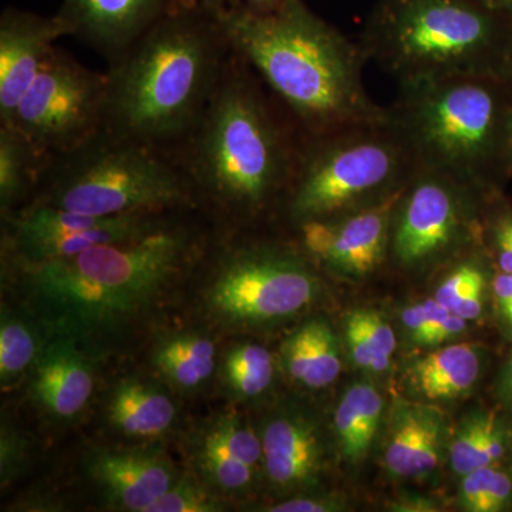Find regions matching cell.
I'll use <instances>...</instances> for the list:
<instances>
[{"mask_svg": "<svg viewBox=\"0 0 512 512\" xmlns=\"http://www.w3.org/2000/svg\"><path fill=\"white\" fill-rule=\"evenodd\" d=\"M181 212L146 234L80 254L36 264L13 261L52 338L97 352L154 308L207 249L205 232Z\"/></svg>", "mask_w": 512, "mask_h": 512, "instance_id": "obj_1", "label": "cell"}, {"mask_svg": "<svg viewBox=\"0 0 512 512\" xmlns=\"http://www.w3.org/2000/svg\"><path fill=\"white\" fill-rule=\"evenodd\" d=\"M306 133L239 53L183 143L173 153L195 207L251 221L279 210Z\"/></svg>", "mask_w": 512, "mask_h": 512, "instance_id": "obj_2", "label": "cell"}, {"mask_svg": "<svg viewBox=\"0 0 512 512\" xmlns=\"http://www.w3.org/2000/svg\"><path fill=\"white\" fill-rule=\"evenodd\" d=\"M232 52L217 13L198 0H173L109 64L103 128L173 157L217 89Z\"/></svg>", "mask_w": 512, "mask_h": 512, "instance_id": "obj_3", "label": "cell"}, {"mask_svg": "<svg viewBox=\"0 0 512 512\" xmlns=\"http://www.w3.org/2000/svg\"><path fill=\"white\" fill-rule=\"evenodd\" d=\"M217 16L235 52L251 64L308 136L389 114L367 92V60L359 42L319 18L303 0H286L266 13L231 6Z\"/></svg>", "mask_w": 512, "mask_h": 512, "instance_id": "obj_4", "label": "cell"}, {"mask_svg": "<svg viewBox=\"0 0 512 512\" xmlns=\"http://www.w3.org/2000/svg\"><path fill=\"white\" fill-rule=\"evenodd\" d=\"M390 117L420 168L494 191L512 170V92L503 77L458 76L397 84Z\"/></svg>", "mask_w": 512, "mask_h": 512, "instance_id": "obj_5", "label": "cell"}, {"mask_svg": "<svg viewBox=\"0 0 512 512\" xmlns=\"http://www.w3.org/2000/svg\"><path fill=\"white\" fill-rule=\"evenodd\" d=\"M360 47L397 84L458 76L507 80L512 22L480 0H379Z\"/></svg>", "mask_w": 512, "mask_h": 512, "instance_id": "obj_6", "label": "cell"}, {"mask_svg": "<svg viewBox=\"0 0 512 512\" xmlns=\"http://www.w3.org/2000/svg\"><path fill=\"white\" fill-rule=\"evenodd\" d=\"M419 163L390 114L308 136L281 207L291 227L382 204L406 187Z\"/></svg>", "mask_w": 512, "mask_h": 512, "instance_id": "obj_7", "label": "cell"}, {"mask_svg": "<svg viewBox=\"0 0 512 512\" xmlns=\"http://www.w3.org/2000/svg\"><path fill=\"white\" fill-rule=\"evenodd\" d=\"M32 202L96 217L197 208L190 183L170 154L106 128L50 157Z\"/></svg>", "mask_w": 512, "mask_h": 512, "instance_id": "obj_8", "label": "cell"}, {"mask_svg": "<svg viewBox=\"0 0 512 512\" xmlns=\"http://www.w3.org/2000/svg\"><path fill=\"white\" fill-rule=\"evenodd\" d=\"M217 251L208 311L222 325L256 328L293 318L319 296L313 259L298 244L228 239Z\"/></svg>", "mask_w": 512, "mask_h": 512, "instance_id": "obj_9", "label": "cell"}, {"mask_svg": "<svg viewBox=\"0 0 512 512\" xmlns=\"http://www.w3.org/2000/svg\"><path fill=\"white\" fill-rule=\"evenodd\" d=\"M483 191L419 168L397 197L390 224L389 259L404 271H423L478 244Z\"/></svg>", "mask_w": 512, "mask_h": 512, "instance_id": "obj_10", "label": "cell"}, {"mask_svg": "<svg viewBox=\"0 0 512 512\" xmlns=\"http://www.w3.org/2000/svg\"><path fill=\"white\" fill-rule=\"evenodd\" d=\"M106 106V72L83 66L56 46L20 100L9 126L19 130L43 156L55 157L99 133Z\"/></svg>", "mask_w": 512, "mask_h": 512, "instance_id": "obj_11", "label": "cell"}, {"mask_svg": "<svg viewBox=\"0 0 512 512\" xmlns=\"http://www.w3.org/2000/svg\"><path fill=\"white\" fill-rule=\"evenodd\" d=\"M181 211L96 217L30 202L6 215V247L12 261L36 264L80 254L97 245L138 237L160 227Z\"/></svg>", "mask_w": 512, "mask_h": 512, "instance_id": "obj_12", "label": "cell"}, {"mask_svg": "<svg viewBox=\"0 0 512 512\" xmlns=\"http://www.w3.org/2000/svg\"><path fill=\"white\" fill-rule=\"evenodd\" d=\"M399 194L365 210L295 227L299 247L333 274L352 279L375 274L389 261L390 224Z\"/></svg>", "mask_w": 512, "mask_h": 512, "instance_id": "obj_13", "label": "cell"}, {"mask_svg": "<svg viewBox=\"0 0 512 512\" xmlns=\"http://www.w3.org/2000/svg\"><path fill=\"white\" fill-rule=\"evenodd\" d=\"M69 36L59 16L6 8L0 16V126L12 123L20 100L56 47Z\"/></svg>", "mask_w": 512, "mask_h": 512, "instance_id": "obj_14", "label": "cell"}, {"mask_svg": "<svg viewBox=\"0 0 512 512\" xmlns=\"http://www.w3.org/2000/svg\"><path fill=\"white\" fill-rule=\"evenodd\" d=\"M173 0H62L56 15L69 36L92 47L107 63L119 59Z\"/></svg>", "mask_w": 512, "mask_h": 512, "instance_id": "obj_15", "label": "cell"}, {"mask_svg": "<svg viewBox=\"0 0 512 512\" xmlns=\"http://www.w3.org/2000/svg\"><path fill=\"white\" fill-rule=\"evenodd\" d=\"M87 471L107 503L133 512H147L180 478L156 448L96 451L87 461Z\"/></svg>", "mask_w": 512, "mask_h": 512, "instance_id": "obj_16", "label": "cell"}, {"mask_svg": "<svg viewBox=\"0 0 512 512\" xmlns=\"http://www.w3.org/2000/svg\"><path fill=\"white\" fill-rule=\"evenodd\" d=\"M262 453L269 483L285 493L309 491L325 470V443L318 424L301 412H281L262 427Z\"/></svg>", "mask_w": 512, "mask_h": 512, "instance_id": "obj_17", "label": "cell"}, {"mask_svg": "<svg viewBox=\"0 0 512 512\" xmlns=\"http://www.w3.org/2000/svg\"><path fill=\"white\" fill-rule=\"evenodd\" d=\"M33 370V396L57 419H73L89 403L94 386L92 366L73 340L52 338Z\"/></svg>", "mask_w": 512, "mask_h": 512, "instance_id": "obj_18", "label": "cell"}, {"mask_svg": "<svg viewBox=\"0 0 512 512\" xmlns=\"http://www.w3.org/2000/svg\"><path fill=\"white\" fill-rule=\"evenodd\" d=\"M446 426L437 410L404 404L394 414L384 448V466L394 478L429 477L443 456Z\"/></svg>", "mask_w": 512, "mask_h": 512, "instance_id": "obj_19", "label": "cell"}, {"mask_svg": "<svg viewBox=\"0 0 512 512\" xmlns=\"http://www.w3.org/2000/svg\"><path fill=\"white\" fill-rule=\"evenodd\" d=\"M483 369V353L474 343H453L419 357L407 369V382L421 399L431 402L466 396Z\"/></svg>", "mask_w": 512, "mask_h": 512, "instance_id": "obj_20", "label": "cell"}, {"mask_svg": "<svg viewBox=\"0 0 512 512\" xmlns=\"http://www.w3.org/2000/svg\"><path fill=\"white\" fill-rule=\"evenodd\" d=\"M281 360L286 375L306 389H325L342 372L338 338L322 318L308 320L285 340Z\"/></svg>", "mask_w": 512, "mask_h": 512, "instance_id": "obj_21", "label": "cell"}, {"mask_svg": "<svg viewBox=\"0 0 512 512\" xmlns=\"http://www.w3.org/2000/svg\"><path fill=\"white\" fill-rule=\"evenodd\" d=\"M107 416L128 437L156 439L171 429L177 410L161 387L130 377L120 380L111 392Z\"/></svg>", "mask_w": 512, "mask_h": 512, "instance_id": "obj_22", "label": "cell"}, {"mask_svg": "<svg viewBox=\"0 0 512 512\" xmlns=\"http://www.w3.org/2000/svg\"><path fill=\"white\" fill-rule=\"evenodd\" d=\"M382 394L369 383H356L343 394L333 427L346 463L359 464L369 454L382 423Z\"/></svg>", "mask_w": 512, "mask_h": 512, "instance_id": "obj_23", "label": "cell"}, {"mask_svg": "<svg viewBox=\"0 0 512 512\" xmlns=\"http://www.w3.org/2000/svg\"><path fill=\"white\" fill-rule=\"evenodd\" d=\"M49 158L15 127H0V207L5 215L30 204Z\"/></svg>", "mask_w": 512, "mask_h": 512, "instance_id": "obj_24", "label": "cell"}, {"mask_svg": "<svg viewBox=\"0 0 512 512\" xmlns=\"http://www.w3.org/2000/svg\"><path fill=\"white\" fill-rule=\"evenodd\" d=\"M215 345L200 333L165 336L154 350L158 372L175 386L194 390L210 379L215 370Z\"/></svg>", "mask_w": 512, "mask_h": 512, "instance_id": "obj_25", "label": "cell"}, {"mask_svg": "<svg viewBox=\"0 0 512 512\" xmlns=\"http://www.w3.org/2000/svg\"><path fill=\"white\" fill-rule=\"evenodd\" d=\"M507 450L503 424L497 414L478 413L458 429L450 447L454 473L464 477L477 468L497 466Z\"/></svg>", "mask_w": 512, "mask_h": 512, "instance_id": "obj_26", "label": "cell"}, {"mask_svg": "<svg viewBox=\"0 0 512 512\" xmlns=\"http://www.w3.org/2000/svg\"><path fill=\"white\" fill-rule=\"evenodd\" d=\"M485 286L487 276L474 247L458 256L456 266L441 282L434 298L454 315L473 322L483 313Z\"/></svg>", "mask_w": 512, "mask_h": 512, "instance_id": "obj_27", "label": "cell"}, {"mask_svg": "<svg viewBox=\"0 0 512 512\" xmlns=\"http://www.w3.org/2000/svg\"><path fill=\"white\" fill-rule=\"evenodd\" d=\"M274 373V357L258 343H242L225 357V380L232 392L244 399L264 394L274 382Z\"/></svg>", "mask_w": 512, "mask_h": 512, "instance_id": "obj_28", "label": "cell"}, {"mask_svg": "<svg viewBox=\"0 0 512 512\" xmlns=\"http://www.w3.org/2000/svg\"><path fill=\"white\" fill-rule=\"evenodd\" d=\"M42 350L35 329L9 309H3L0 320V380L3 386L18 382L30 367H35Z\"/></svg>", "mask_w": 512, "mask_h": 512, "instance_id": "obj_29", "label": "cell"}, {"mask_svg": "<svg viewBox=\"0 0 512 512\" xmlns=\"http://www.w3.org/2000/svg\"><path fill=\"white\" fill-rule=\"evenodd\" d=\"M461 478L458 505L464 511L498 512L511 504L512 478L501 468H477Z\"/></svg>", "mask_w": 512, "mask_h": 512, "instance_id": "obj_30", "label": "cell"}, {"mask_svg": "<svg viewBox=\"0 0 512 512\" xmlns=\"http://www.w3.org/2000/svg\"><path fill=\"white\" fill-rule=\"evenodd\" d=\"M197 463L205 483L224 493H239L254 483V468L239 461L207 436L202 437L197 448Z\"/></svg>", "mask_w": 512, "mask_h": 512, "instance_id": "obj_31", "label": "cell"}, {"mask_svg": "<svg viewBox=\"0 0 512 512\" xmlns=\"http://www.w3.org/2000/svg\"><path fill=\"white\" fill-rule=\"evenodd\" d=\"M247 466L258 470L264 461L261 436L249 429L237 414H221L204 434Z\"/></svg>", "mask_w": 512, "mask_h": 512, "instance_id": "obj_32", "label": "cell"}, {"mask_svg": "<svg viewBox=\"0 0 512 512\" xmlns=\"http://www.w3.org/2000/svg\"><path fill=\"white\" fill-rule=\"evenodd\" d=\"M224 504L210 488L191 477H180L147 512H218Z\"/></svg>", "mask_w": 512, "mask_h": 512, "instance_id": "obj_33", "label": "cell"}, {"mask_svg": "<svg viewBox=\"0 0 512 512\" xmlns=\"http://www.w3.org/2000/svg\"><path fill=\"white\" fill-rule=\"evenodd\" d=\"M349 315L359 323L373 352L377 356L392 359L396 352L397 339L390 323L372 309H356Z\"/></svg>", "mask_w": 512, "mask_h": 512, "instance_id": "obj_34", "label": "cell"}, {"mask_svg": "<svg viewBox=\"0 0 512 512\" xmlns=\"http://www.w3.org/2000/svg\"><path fill=\"white\" fill-rule=\"evenodd\" d=\"M345 336L346 342H348L350 356H352L356 366L373 373H383L389 369L390 360L392 359L377 356L376 353L373 352L359 323L350 315H348V318L345 320Z\"/></svg>", "mask_w": 512, "mask_h": 512, "instance_id": "obj_35", "label": "cell"}, {"mask_svg": "<svg viewBox=\"0 0 512 512\" xmlns=\"http://www.w3.org/2000/svg\"><path fill=\"white\" fill-rule=\"evenodd\" d=\"M450 313L448 309L436 301V298H431L420 303H414L412 306H407L402 312V322L404 328L409 330L412 338L416 340L424 332L434 328L437 323H440Z\"/></svg>", "mask_w": 512, "mask_h": 512, "instance_id": "obj_36", "label": "cell"}, {"mask_svg": "<svg viewBox=\"0 0 512 512\" xmlns=\"http://www.w3.org/2000/svg\"><path fill=\"white\" fill-rule=\"evenodd\" d=\"M491 249L500 271L512 274V212L504 211L491 218Z\"/></svg>", "mask_w": 512, "mask_h": 512, "instance_id": "obj_37", "label": "cell"}, {"mask_svg": "<svg viewBox=\"0 0 512 512\" xmlns=\"http://www.w3.org/2000/svg\"><path fill=\"white\" fill-rule=\"evenodd\" d=\"M345 505L332 497L322 495H303V497L289 498L265 508L269 512H333L345 510Z\"/></svg>", "mask_w": 512, "mask_h": 512, "instance_id": "obj_38", "label": "cell"}, {"mask_svg": "<svg viewBox=\"0 0 512 512\" xmlns=\"http://www.w3.org/2000/svg\"><path fill=\"white\" fill-rule=\"evenodd\" d=\"M2 451H0V460H2V483L6 484L18 474L25 460V446L18 434L13 433L10 429L2 430Z\"/></svg>", "mask_w": 512, "mask_h": 512, "instance_id": "obj_39", "label": "cell"}, {"mask_svg": "<svg viewBox=\"0 0 512 512\" xmlns=\"http://www.w3.org/2000/svg\"><path fill=\"white\" fill-rule=\"evenodd\" d=\"M467 323V320L454 315V313H450L440 323H437L434 328L420 335L416 342L421 343V345H439V343L446 342V340L466 332Z\"/></svg>", "mask_w": 512, "mask_h": 512, "instance_id": "obj_40", "label": "cell"}, {"mask_svg": "<svg viewBox=\"0 0 512 512\" xmlns=\"http://www.w3.org/2000/svg\"><path fill=\"white\" fill-rule=\"evenodd\" d=\"M286 0H234L231 6L252 13H266L281 8ZM229 6V8H231Z\"/></svg>", "mask_w": 512, "mask_h": 512, "instance_id": "obj_41", "label": "cell"}, {"mask_svg": "<svg viewBox=\"0 0 512 512\" xmlns=\"http://www.w3.org/2000/svg\"><path fill=\"white\" fill-rule=\"evenodd\" d=\"M392 510L394 511H439L437 505L430 500H424L420 497L403 498L399 503L393 504Z\"/></svg>", "mask_w": 512, "mask_h": 512, "instance_id": "obj_42", "label": "cell"}, {"mask_svg": "<svg viewBox=\"0 0 512 512\" xmlns=\"http://www.w3.org/2000/svg\"><path fill=\"white\" fill-rule=\"evenodd\" d=\"M498 311L512 329V282L504 286L497 296Z\"/></svg>", "mask_w": 512, "mask_h": 512, "instance_id": "obj_43", "label": "cell"}, {"mask_svg": "<svg viewBox=\"0 0 512 512\" xmlns=\"http://www.w3.org/2000/svg\"><path fill=\"white\" fill-rule=\"evenodd\" d=\"M500 396L512 409V356L503 370L500 382Z\"/></svg>", "mask_w": 512, "mask_h": 512, "instance_id": "obj_44", "label": "cell"}, {"mask_svg": "<svg viewBox=\"0 0 512 512\" xmlns=\"http://www.w3.org/2000/svg\"><path fill=\"white\" fill-rule=\"evenodd\" d=\"M485 8L512 22V0H480Z\"/></svg>", "mask_w": 512, "mask_h": 512, "instance_id": "obj_45", "label": "cell"}, {"mask_svg": "<svg viewBox=\"0 0 512 512\" xmlns=\"http://www.w3.org/2000/svg\"><path fill=\"white\" fill-rule=\"evenodd\" d=\"M202 6L212 10V12H221V10L229 8L234 0H198Z\"/></svg>", "mask_w": 512, "mask_h": 512, "instance_id": "obj_46", "label": "cell"}, {"mask_svg": "<svg viewBox=\"0 0 512 512\" xmlns=\"http://www.w3.org/2000/svg\"><path fill=\"white\" fill-rule=\"evenodd\" d=\"M507 82H508V84H510V89L512 92V62H511V66H510V72H508Z\"/></svg>", "mask_w": 512, "mask_h": 512, "instance_id": "obj_47", "label": "cell"}, {"mask_svg": "<svg viewBox=\"0 0 512 512\" xmlns=\"http://www.w3.org/2000/svg\"><path fill=\"white\" fill-rule=\"evenodd\" d=\"M510 160H511V167H512V127H511V138H510Z\"/></svg>", "mask_w": 512, "mask_h": 512, "instance_id": "obj_48", "label": "cell"}, {"mask_svg": "<svg viewBox=\"0 0 512 512\" xmlns=\"http://www.w3.org/2000/svg\"><path fill=\"white\" fill-rule=\"evenodd\" d=\"M511 450H512V440H511Z\"/></svg>", "mask_w": 512, "mask_h": 512, "instance_id": "obj_49", "label": "cell"}]
</instances>
